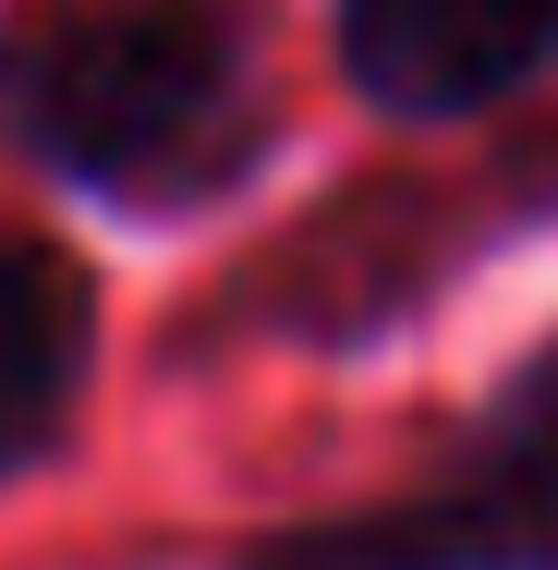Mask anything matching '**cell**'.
Listing matches in <instances>:
<instances>
[{
    "mask_svg": "<svg viewBox=\"0 0 558 570\" xmlns=\"http://www.w3.org/2000/svg\"><path fill=\"white\" fill-rule=\"evenodd\" d=\"M0 146L98 219H219L292 146L267 12L255 0H0Z\"/></svg>",
    "mask_w": 558,
    "mask_h": 570,
    "instance_id": "6da1fadb",
    "label": "cell"
},
{
    "mask_svg": "<svg viewBox=\"0 0 558 570\" xmlns=\"http://www.w3.org/2000/svg\"><path fill=\"white\" fill-rule=\"evenodd\" d=\"M329 73L389 134H473L558 86V0H329Z\"/></svg>",
    "mask_w": 558,
    "mask_h": 570,
    "instance_id": "277c9868",
    "label": "cell"
},
{
    "mask_svg": "<svg viewBox=\"0 0 558 570\" xmlns=\"http://www.w3.org/2000/svg\"><path fill=\"white\" fill-rule=\"evenodd\" d=\"M219 570H558V328L510 352L413 473L280 510L231 534Z\"/></svg>",
    "mask_w": 558,
    "mask_h": 570,
    "instance_id": "3957f363",
    "label": "cell"
},
{
    "mask_svg": "<svg viewBox=\"0 0 558 570\" xmlns=\"http://www.w3.org/2000/svg\"><path fill=\"white\" fill-rule=\"evenodd\" d=\"M461 158H376L329 183L316 207L255 230L219 279L183 304V364L219 352H304V364H352V352L425 328L461 304L510 243L558 230V121L510 110L449 134Z\"/></svg>",
    "mask_w": 558,
    "mask_h": 570,
    "instance_id": "7a4b0ae2",
    "label": "cell"
},
{
    "mask_svg": "<svg viewBox=\"0 0 558 570\" xmlns=\"http://www.w3.org/2000/svg\"><path fill=\"white\" fill-rule=\"evenodd\" d=\"M98 364H110V292L86 243L0 219V498L74 461L98 413Z\"/></svg>",
    "mask_w": 558,
    "mask_h": 570,
    "instance_id": "5b68a950",
    "label": "cell"
}]
</instances>
